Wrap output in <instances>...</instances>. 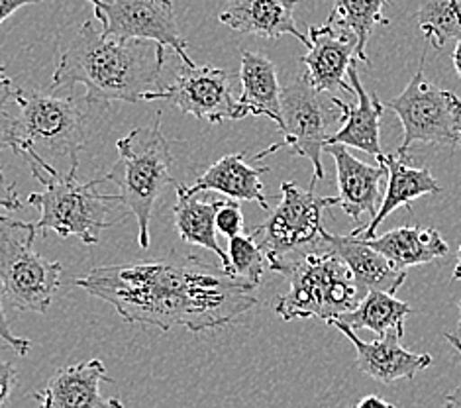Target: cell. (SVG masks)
<instances>
[{"label": "cell", "instance_id": "9a60e30c", "mask_svg": "<svg viewBox=\"0 0 461 408\" xmlns=\"http://www.w3.org/2000/svg\"><path fill=\"white\" fill-rule=\"evenodd\" d=\"M103 383H114L101 359L61 367L51 375L46 389L34 393L38 408H124V403L101 393Z\"/></svg>", "mask_w": 461, "mask_h": 408}, {"label": "cell", "instance_id": "ab89813d", "mask_svg": "<svg viewBox=\"0 0 461 408\" xmlns=\"http://www.w3.org/2000/svg\"><path fill=\"white\" fill-rule=\"evenodd\" d=\"M86 3H91V0H86ZM96 3H113V0H96Z\"/></svg>", "mask_w": 461, "mask_h": 408}, {"label": "cell", "instance_id": "ffe728a7", "mask_svg": "<svg viewBox=\"0 0 461 408\" xmlns=\"http://www.w3.org/2000/svg\"><path fill=\"white\" fill-rule=\"evenodd\" d=\"M377 161L387 168L389 183L377 214L371 218V222L367 226H361L351 231V236H357L361 240L375 236V231L383 224V220H385L393 211H397L401 206L411 211V203L416 201V198H420L424 195H438L442 191L440 183L434 179L430 169L412 168V165L406 163V159L397 156V153H394V156H385V153H383Z\"/></svg>", "mask_w": 461, "mask_h": 408}, {"label": "cell", "instance_id": "74e56055", "mask_svg": "<svg viewBox=\"0 0 461 408\" xmlns=\"http://www.w3.org/2000/svg\"><path fill=\"white\" fill-rule=\"evenodd\" d=\"M452 281H461V244L457 249V259H456V267L452 273Z\"/></svg>", "mask_w": 461, "mask_h": 408}, {"label": "cell", "instance_id": "d6a6232c", "mask_svg": "<svg viewBox=\"0 0 461 408\" xmlns=\"http://www.w3.org/2000/svg\"><path fill=\"white\" fill-rule=\"evenodd\" d=\"M40 3H43V0H0V24L13 16L22 6L40 5Z\"/></svg>", "mask_w": 461, "mask_h": 408}, {"label": "cell", "instance_id": "603a6c76", "mask_svg": "<svg viewBox=\"0 0 461 408\" xmlns=\"http://www.w3.org/2000/svg\"><path fill=\"white\" fill-rule=\"evenodd\" d=\"M241 96L240 104L248 110V114L267 116L281 128V89L276 63L266 55L254 51H241L240 65Z\"/></svg>", "mask_w": 461, "mask_h": 408}, {"label": "cell", "instance_id": "e575fe53", "mask_svg": "<svg viewBox=\"0 0 461 408\" xmlns=\"http://www.w3.org/2000/svg\"><path fill=\"white\" fill-rule=\"evenodd\" d=\"M446 408H461V385L446 396Z\"/></svg>", "mask_w": 461, "mask_h": 408}, {"label": "cell", "instance_id": "7c38bea8", "mask_svg": "<svg viewBox=\"0 0 461 408\" xmlns=\"http://www.w3.org/2000/svg\"><path fill=\"white\" fill-rule=\"evenodd\" d=\"M95 18L106 36L122 40H148L163 48H171L181 63H191L186 53L173 0H113L96 3L91 0Z\"/></svg>", "mask_w": 461, "mask_h": 408}, {"label": "cell", "instance_id": "ac0fdd59", "mask_svg": "<svg viewBox=\"0 0 461 408\" xmlns=\"http://www.w3.org/2000/svg\"><path fill=\"white\" fill-rule=\"evenodd\" d=\"M324 246L346 263L361 299L369 291H387L394 295L406 279V271L393 267L385 256H381L377 249H373L367 241L357 236H338L326 231Z\"/></svg>", "mask_w": 461, "mask_h": 408}, {"label": "cell", "instance_id": "5b68a950", "mask_svg": "<svg viewBox=\"0 0 461 408\" xmlns=\"http://www.w3.org/2000/svg\"><path fill=\"white\" fill-rule=\"evenodd\" d=\"M118 161L104 175L118 185L122 204L138 222V246L149 248V222L158 198L173 183V153L161 130V113L149 126L131 130L116 141Z\"/></svg>", "mask_w": 461, "mask_h": 408}, {"label": "cell", "instance_id": "277c9868", "mask_svg": "<svg viewBox=\"0 0 461 408\" xmlns=\"http://www.w3.org/2000/svg\"><path fill=\"white\" fill-rule=\"evenodd\" d=\"M271 271L289 281V293L276 304V313L291 322L294 318L334 320L361 301L346 263L324 244L316 249L267 261Z\"/></svg>", "mask_w": 461, "mask_h": 408}, {"label": "cell", "instance_id": "2e32d148", "mask_svg": "<svg viewBox=\"0 0 461 408\" xmlns=\"http://www.w3.org/2000/svg\"><path fill=\"white\" fill-rule=\"evenodd\" d=\"M324 151L330 153L336 163V179L339 189V206L344 213L359 222L361 214L371 218L377 214L381 204L379 183L387 177V168L383 163L369 165L351 156L342 143H326Z\"/></svg>", "mask_w": 461, "mask_h": 408}, {"label": "cell", "instance_id": "8992f818", "mask_svg": "<svg viewBox=\"0 0 461 408\" xmlns=\"http://www.w3.org/2000/svg\"><path fill=\"white\" fill-rule=\"evenodd\" d=\"M32 177L41 186V193H32L28 204L40 211L38 231H56L61 238H79L83 244H98L103 230L111 228L108 214L114 204H122L120 195L98 191L106 179L89 183L77 181V173L48 175L38 168H30Z\"/></svg>", "mask_w": 461, "mask_h": 408}, {"label": "cell", "instance_id": "e0dca14e", "mask_svg": "<svg viewBox=\"0 0 461 408\" xmlns=\"http://www.w3.org/2000/svg\"><path fill=\"white\" fill-rule=\"evenodd\" d=\"M348 79L351 89L357 95V104L349 106L348 103L332 96V103L339 108V128L328 138V143H342L346 148H356L369 153L375 159L383 156L379 140V122L385 114L383 104L375 93H367L359 81L356 61L349 65Z\"/></svg>", "mask_w": 461, "mask_h": 408}, {"label": "cell", "instance_id": "ba28073f", "mask_svg": "<svg viewBox=\"0 0 461 408\" xmlns=\"http://www.w3.org/2000/svg\"><path fill=\"white\" fill-rule=\"evenodd\" d=\"M424 58L426 55L406 89L385 104L402 124L404 134L397 151L402 159H409V151L416 143L449 150L461 146V98L452 91L438 89L426 79Z\"/></svg>", "mask_w": 461, "mask_h": 408}, {"label": "cell", "instance_id": "52a82bcc", "mask_svg": "<svg viewBox=\"0 0 461 408\" xmlns=\"http://www.w3.org/2000/svg\"><path fill=\"white\" fill-rule=\"evenodd\" d=\"M36 224L0 214V291L18 313L46 314L59 289L63 266L34 249Z\"/></svg>", "mask_w": 461, "mask_h": 408}, {"label": "cell", "instance_id": "8d00e7d4", "mask_svg": "<svg viewBox=\"0 0 461 408\" xmlns=\"http://www.w3.org/2000/svg\"><path fill=\"white\" fill-rule=\"evenodd\" d=\"M452 59H454V68H456L457 75L461 77V38L457 40V46H456V50H454Z\"/></svg>", "mask_w": 461, "mask_h": 408}, {"label": "cell", "instance_id": "5bb4252c", "mask_svg": "<svg viewBox=\"0 0 461 408\" xmlns=\"http://www.w3.org/2000/svg\"><path fill=\"white\" fill-rule=\"evenodd\" d=\"M326 324L339 330L351 341L357 354V367L367 377L383 385L397 383L401 379H412L416 373L430 367L434 361L430 354H414V351L404 349L401 346V338L404 332H399V330H389L387 334L379 336L377 340L364 341L354 330L338 322V320H328Z\"/></svg>", "mask_w": 461, "mask_h": 408}, {"label": "cell", "instance_id": "8fae6325", "mask_svg": "<svg viewBox=\"0 0 461 408\" xmlns=\"http://www.w3.org/2000/svg\"><path fill=\"white\" fill-rule=\"evenodd\" d=\"M146 101H167L211 126L248 116V110L234 98L230 75L208 65L201 68L194 61L181 63L173 83L148 95Z\"/></svg>", "mask_w": 461, "mask_h": 408}, {"label": "cell", "instance_id": "30bf717a", "mask_svg": "<svg viewBox=\"0 0 461 408\" xmlns=\"http://www.w3.org/2000/svg\"><path fill=\"white\" fill-rule=\"evenodd\" d=\"M281 114L283 124L279 131L283 134V141L276 146L261 151L256 159L266 158L267 153L277 151L281 148H291L294 156L306 158L314 168V177L309 189L324 179V165L322 151L330 138V113L322 103L321 91L314 89L309 77L296 75L294 79L281 89Z\"/></svg>", "mask_w": 461, "mask_h": 408}, {"label": "cell", "instance_id": "f35d334b", "mask_svg": "<svg viewBox=\"0 0 461 408\" xmlns=\"http://www.w3.org/2000/svg\"><path fill=\"white\" fill-rule=\"evenodd\" d=\"M5 81H8L6 75H5V65H0V85H3Z\"/></svg>", "mask_w": 461, "mask_h": 408}, {"label": "cell", "instance_id": "d590c367", "mask_svg": "<svg viewBox=\"0 0 461 408\" xmlns=\"http://www.w3.org/2000/svg\"><path fill=\"white\" fill-rule=\"evenodd\" d=\"M459 322H457V330H459V336H454V334H446L444 338L449 341V344H452L457 351H459V356H461V301H459Z\"/></svg>", "mask_w": 461, "mask_h": 408}, {"label": "cell", "instance_id": "cb8c5ba5", "mask_svg": "<svg viewBox=\"0 0 461 408\" xmlns=\"http://www.w3.org/2000/svg\"><path fill=\"white\" fill-rule=\"evenodd\" d=\"M224 201H208L199 195H189L185 186H177V204L173 206V222L179 238L189 246H199L211 249L214 256L221 258L222 269L226 271L230 266L228 251L218 244L216 236V213L221 211Z\"/></svg>", "mask_w": 461, "mask_h": 408}, {"label": "cell", "instance_id": "4316f807", "mask_svg": "<svg viewBox=\"0 0 461 408\" xmlns=\"http://www.w3.org/2000/svg\"><path fill=\"white\" fill-rule=\"evenodd\" d=\"M420 32L434 50L461 38V0H424L416 13Z\"/></svg>", "mask_w": 461, "mask_h": 408}, {"label": "cell", "instance_id": "3957f363", "mask_svg": "<svg viewBox=\"0 0 461 408\" xmlns=\"http://www.w3.org/2000/svg\"><path fill=\"white\" fill-rule=\"evenodd\" d=\"M13 103L14 113L5 108L0 114L6 148L30 168L48 175L77 173L86 138V118L79 101L56 96L53 91L16 89Z\"/></svg>", "mask_w": 461, "mask_h": 408}, {"label": "cell", "instance_id": "4dcf8cb0", "mask_svg": "<svg viewBox=\"0 0 461 408\" xmlns=\"http://www.w3.org/2000/svg\"><path fill=\"white\" fill-rule=\"evenodd\" d=\"M0 340H3L10 349H14L16 354L22 358L28 356L32 349V341L28 338H20L13 332V326H10L8 318H6V311H5L3 291H0Z\"/></svg>", "mask_w": 461, "mask_h": 408}, {"label": "cell", "instance_id": "6da1fadb", "mask_svg": "<svg viewBox=\"0 0 461 408\" xmlns=\"http://www.w3.org/2000/svg\"><path fill=\"white\" fill-rule=\"evenodd\" d=\"M75 285L111 304L128 324L161 332L177 326L194 334L222 328L258 304V286L196 256L177 253L95 267Z\"/></svg>", "mask_w": 461, "mask_h": 408}, {"label": "cell", "instance_id": "d4e9b609", "mask_svg": "<svg viewBox=\"0 0 461 408\" xmlns=\"http://www.w3.org/2000/svg\"><path fill=\"white\" fill-rule=\"evenodd\" d=\"M412 314V306L397 299L387 291H369L356 308L344 313L334 320L349 326L351 330H371L377 336L387 334L389 330L404 332V318Z\"/></svg>", "mask_w": 461, "mask_h": 408}, {"label": "cell", "instance_id": "9c48e42d", "mask_svg": "<svg viewBox=\"0 0 461 408\" xmlns=\"http://www.w3.org/2000/svg\"><path fill=\"white\" fill-rule=\"evenodd\" d=\"M339 206L338 196H318L314 189H301L296 183H281V201L269 218L254 230L267 261L294 256L324 244V208Z\"/></svg>", "mask_w": 461, "mask_h": 408}, {"label": "cell", "instance_id": "44dd1931", "mask_svg": "<svg viewBox=\"0 0 461 408\" xmlns=\"http://www.w3.org/2000/svg\"><path fill=\"white\" fill-rule=\"evenodd\" d=\"M269 168H254L246 161V153H230L212 163L191 186H185L189 195L221 193L232 201L258 203L263 211H269V201L263 193L261 177Z\"/></svg>", "mask_w": 461, "mask_h": 408}, {"label": "cell", "instance_id": "d6986e66", "mask_svg": "<svg viewBox=\"0 0 461 408\" xmlns=\"http://www.w3.org/2000/svg\"><path fill=\"white\" fill-rule=\"evenodd\" d=\"M299 3L301 0H228L218 20L241 34L271 40L289 34L309 46V36L299 32L294 22V6Z\"/></svg>", "mask_w": 461, "mask_h": 408}, {"label": "cell", "instance_id": "7a4b0ae2", "mask_svg": "<svg viewBox=\"0 0 461 408\" xmlns=\"http://www.w3.org/2000/svg\"><path fill=\"white\" fill-rule=\"evenodd\" d=\"M166 68V48L148 40L106 36L93 20L61 50L51 91L85 86L89 104L141 103L159 91Z\"/></svg>", "mask_w": 461, "mask_h": 408}, {"label": "cell", "instance_id": "484cf974", "mask_svg": "<svg viewBox=\"0 0 461 408\" xmlns=\"http://www.w3.org/2000/svg\"><path fill=\"white\" fill-rule=\"evenodd\" d=\"M389 0H334L328 16V24L342 28L357 38L356 58L369 65L367 43L375 26H387L389 20L383 16Z\"/></svg>", "mask_w": 461, "mask_h": 408}, {"label": "cell", "instance_id": "4fadbf2b", "mask_svg": "<svg viewBox=\"0 0 461 408\" xmlns=\"http://www.w3.org/2000/svg\"><path fill=\"white\" fill-rule=\"evenodd\" d=\"M309 51L301 63L306 68V77L316 91L336 96L338 91L354 93L348 79V69L354 63L357 38L349 32L332 24L309 28Z\"/></svg>", "mask_w": 461, "mask_h": 408}, {"label": "cell", "instance_id": "f546056e", "mask_svg": "<svg viewBox=\"0 0 461 408\" xmlns=\"http://www.w3.org/2000/svg\"><path fill=\"white\" fill-rule=\"evenodd\" d=\"M246 222H244V213H241L240 201H232L228 198L221 206V211L216 213V231H221L224 238H234L244 234Z\"/></svg>", "mask_w": 461, "mask_h": 408}, {"label": "cell", "instance_id": "836d02e7", "mask_svg": "<svg viewBox=\"0 0 461 408\" xmlns=\"http://www.w3.org/2000/svg\"><path fill=\"white\" fill-rule=\"evenodd\" d=\"M356 408H394V406L377 394H369L366 399H361Z\"/></svg>", "mask_w": 461, "mask_h": 408}, {"label": "cell", "instance_id": "7402d4cb", "mask_svg": "<svg viewBox=\"0 0 461 408\" xmlns=\"http://www.w3.org/2000/svg\"><path fill=\"white\" fill-rule=\"evenodd\" d=\"M364 241H367L373 249H377L381 256H385L393 263V267L401 271L424 266V263L447 256L449 251L447 241L440 236V231L420 226L394 228Z\"/></svg>", "mask_w": 461, "mask_h": 408}, {"label": "cell", "instance_id": "f1b7e54d", "mask_svg": "<svg viewBox=\"0 0 461 408\" xmlns=\"http://www.w3.org/2000/svg\"><path fill=\"white\" fill-rule=\"evenodd\" d=\"M13 81H5L0 85V114L5 113V108L8 106V103L13 101ZM6 148L5 138H3V130H0V150ZM0 206L6 208V211H18L24 204L20 203L18 198V191H16V185L6 181L5 177V171H3V165H0Z\"/></svg>", "mask_w": 461, "mask_h": 408}, {"label": "cell", "instance_id": "83f0119b", "mask_svg": "<svg viewBox=\"0 0 461 408\" xmlns=\"http://www.w3.org/2000/svg\"><path fill=\"white\" fill-rule=\"evenodd\" d=\"M228 259L230 266L226 273L230 277L246 281L254 286L261 285L263 271L267 266V258L259 248L254 234H240L228 240Z\"/></svg>", "mask_w": 461, "mask_h": 408}, {"label": "cell", "instance_id": "1f68e13d", "mask_svg": "<svg viewBox=\"0 0 461 408\" xmlns=\"http://www.w3.org/2000/svg\"><path fill=\"white\" fill-rule=\"evenodd\" d=\"M16 383H18V371L14 367V363L0 361V408H3L10 399Z\"/></svg>", "mask_w": 461, "mask_h": 408}]
</instances>
